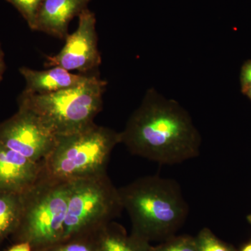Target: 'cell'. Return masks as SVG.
Instances as JSON below:
<instances>
[{
    "instance_id": "6da1fadb",
    "label": "cell",
    "mask_w": 251,
    "mask_h": 251,
    "mask_svg": "<svg viewBox=\"0 0 251 251\" xmlns=\"http://www.w3.org/2000/svg\"><path fill=\"white\" fill-rule=\"evenodd\" d=\"M121 143L132 154L161 165H175L199 156L201 136L184 108L153 89L130 115Z\"/></svg>"
},
{
    "instance_id": "7a4b0ae2",
    "label": "cell",
    "mask_w": 251,
    "mask_h": 251,
    "mask_svg": "<svg viewBox=\"0 0 251 251\" xmlns=\"http://www.w3.org/2000/svg\"><path fill=\"white\" fill-rule=\"evenodd\" d=\"M131 233L149 243L174 236L184 224L188 206L179 185L158 176L139 178L119 188Z\"/></svg>"
},
{
    "instance_id": "3957f363",
    "label": "cell",
    "mask_w": 251,
    "mask_h": 251,
    "mask_svg": "<svg viewBox=\"0 0 251 251\" xmlns=\"http://www.w3.org/2000/svg\"><path fill=\"white\" fill-rule=\"evenodd\" d=\"M120 143V133L95 123L73 134L57 137L54 148L42 161L41 175L71 182L107 173L112 150Z\"/></svg>"
},
{
    "instance_id": "277c9868",
    "label": "cell",
    "mask_w": 251,
    "mask_h": 251,
    "mask_svg": "<svg viewBox=\"0 0 251 251\" xmlns=\"http://www.w3.org/2000/svg\"><path fill=\"white\" fill-rule=\"evenodd\" d=\"M106 82L94 74L74 88L47 94L23 92L18 106L32 112L56 137L73 134L94 123L103 105Z\"/></svg>"
},
{
    "instance_id": "5b68a950",
    "label": "cell",
    "mask_w": 251,
    "mask_h": 251,
    "mask_svg": "<svg viewBox=\"0 0 251 251\" xmlns=\"http://www.w3.org/2000/svg\"><path fill=\"white\" fill-rule=\"evenodd\" d=\"M69 182L41 174L23 194L22 216L13 234L15 243L27 242L32 251H46L63 242Z\"/></svg>"
},
{
    "instance_id": "8992f818",
    "label": "cell",
    "mask_w": 251,
    "mask_h": 251,
    "mask_svg": "<svg viewBox=\"0 0 251 251\" xmlns=\"http://www.w3.org/2000/svg\"><path fill=\"white\" fill-rule=\"evenodd\" d=\"M123 210L119 188L107 173L71 181L62 242L95 237Z\"/></svg>"
},
{
    "instance_id": "52a82bcc",
    "label": "cell",
    "mask_w": 251,
    "mask_h": 251,
    "mask_svg": "<svg viewBox=\"0 0 251 251\" xmlns=\"http://www.w3.org/2000/svg\"><path fill=\"white\" fill-rule=\"evenodd\" d=\"M56 141L57 137L23 107L0 124V144L33 161H44Z\"/></svg>"
},
{
    "instance_id": "ba28073f",
    "label": "cell",
    "mask_w": 251,
    "mask_h": 251,
    "mask_svg": "<svg viewBox=\"0 0 251 251\" xmlns=\"http://www.w3.org/2000/svg\"><path fill=\"white\" fill-rule=\"evenodd\" d=\"M76 30L65 39V45L55 55L46 56V67H59L80 74H94L101 62L97 45L95 15L86 9L79 15Z\"/></svg>"
},
{
    "instance_id": "9c48e42d",
    "label": "cell",
    "mask_w": 251,
    "mask_h": 251,
    "mask_svg": "<svg viewBox=\"0 0 251 251\" xmlns=\"http://www.w3.org/2000/svg\"><path fill=\"white\" fill-rule=\"evenodd\" d=\"M42 162L33 161L0 144V191L24 193L40 177Z\"/></svg>"
},
{
    "instance_id": "30bf717a",
    "label": "cell",
    "mask_w": 251,
    "mask_h": 251,
    "mask_svg": "<svg viewBox=\"0 0 251 251\" xmlns=\"http://www.w3.org/2000/svg\"><path fill=\"white\" fill-rule=\"evenodd\" d=\"M90 0H43L36 14L33 30L59 39L69 35V23L87 9Z\"/></svg>"
},
{
    "instance_id": "8fae6325",
    "label": "cell",
    "mask_w": 251,
    "mask_h": 251,
    "mask_svg": "<svg viewBox=\"0 0 251 251\" xmlns=\"http://www.w3.org/2000/svg\"><path fill=\"white\" fill-rule=\"evenodd\" d=\"M20 73L26 82L23 92L35 94L54 93L74 88L85 83L94 74H73L59 67L44 71L22 67L20 69Z\"/></svg>"
},
{
    "instance_id": "7c38bea8",
    "label": "cell",
    "mask_w": 251,
    "mask_h": 251,
    "mask_svg": "<svg viewBox=\"0 0 251 251\" xmlns=\"http://www.w3.org/2000/svg\"><path fill=\"white\" fill-rule=\"evenodd\" d=\"M97 251H150L151 244L112 221L95 235Z\"/></svg>"
},
{
    "instance_id": "4fadbf2b",
    "label": "cell",
    "mask_w": 251,
    "mask_h": 251,
    "mask_svg": "<svg viewBox=\"0 0 251 251\" xmlns=\"http://www.w3.org/2000/svg\"><path fill=\"white\" fill-rule=\"evenodd\" d=\"M24 193L0 191V245L18 229L22 216Z\"/></svg>"
},
{
    "instance_id": "5bb4252c",
    "label": "cell",
    "mask_w": 251,
    "mask_h": 251,
    "mask_svg": "<svg viewBox=\"0 0 251 251\" xmlns=\"http://www.w3.org/2000/svg\"><path fill=\"white\" fill-rule=\"evenodd\" d=\"M150 251H198L196 238L188 235L172 236Z\"/></svg>"
},
{
    "instance_id": "9a60e30c",
    "label": "cell",
    "mask_w": 251,
    "mask_h": 251,
    "mask_svg": "<svg viewBox=\"0 0 251 251\" xmlns=\"http://www.w3.org/2000/svg\"><path fill=\"white\" fill-rule=\"evenodd\" d=\"M195 238L198 251H232L207 227L201 229Z\"/></svg>"
},
{
    "instance_id": "2e32d148",
    "label": "cell",
    "mask_w": 251,
    "mask_h": 251,
    "mask_svg": "<svg viewBox=\"0 0 251 251\" xmlns=\"http://www.w3.org/2000/svg\"><path fill=\"white\" fill-rule=\"evenodd\" d=\"M46 251H97V248L94 237L67 241Z\"/></svg>"
},
{
    "instance_id": "e0dca14e",
    "label": "cell",
    "mask_w": 251,
    "mask_h": 251,
    "mask_svg": "<svg viewBox=\"0 0 251 251\" xmlns=\"http://www.w3.org/2000/svg\"><path fill=\"white\" fill-rule=\"evenodd\" d=\"M20 11L33 30L36 14L43 0H7Z\"/></svg>"
},
{
    "instance_id": "ac0fdd59",
    "label": "cell",
    "mask_w": 251,
    "mask_h": 251,
    "mask_svg": "<svg viewBox=\"0 0 251 251\" xmlns=\"http://www.w3.org/2000/svg\"><path fill=\"white\" fill-rule=\"evenodd\" d=\"M242 82L246 89L251 86V62L248 63L247 65L243 68Z\"/></svg>"
},
{
    "instance_id": "d6986e66",
    "label": "cell",
    "mask_w": 251,
    "mask_h": 251,
    "mask_svg": "<svg viewBox=\"0 0 251 251\" xmlns=\"http://www.w3.org/2000/svg\"><path fill=\"white\" fill-rule=\"evenodd\" d=\"M7 251H32V249L27 242H18L15 243Z\"/></svg>"
},
{
    "instance_id": "ffe728a7",
    "label": "cell",
    "mask_w": 251,
    "mask_h": 251,
    "mask_svg": "<svg viewBox=\"0 0 251 251\" xmlns=\"http://www.w3.org/2000/svg\"><path fill=\"white\" fill-rule=\"evenodd\" d=\"M5 70H6V64H5L4 54L0 44V82L2 80Z\"/></svg>"
},
{
    "instance_id": "44dd1931",
    "label": "cell",
    "mask_w": 251,
    "mask_h": 251,
    "mask_svg": "<svg viewBox=\"0 0 251 251\" xmlns=\"http://www.w3.org/2000/svg\"><path fill=\"white\" fill-rule=\"evenodd\" d=\"M242 251H251V244H248V245L246 246V247L242 249Z\"/></svg>"
},
{
    "instance_id": "7402d4cb",
    "label": "cell",
    "mask_w": 251,
    "mask_h": 251,
    "mask_svg": "<svg viewBox=\"0 0 251 251\" xmlns=\"http://www.w3.org/2000/svg\"><path fill=\"white\" fill-rule=\"evenodd\" d=\"M246 90L247 91L248 95H249L251 99V87H248V88L246 89Z\"/></svg>"
},
{
    "instance_id": "603a6c76",
    "label": "cell",
    "mask_w": 251,
    "mask_h": 251,
    "mask_svg": "<svg viewBox=\"0 0 251 251\" xmlns=\"http://www.w3.org/2000/svg\"><path fill=\"white\" fill-rule=\"evenodd\" d=\"M249 221H250V222L251 223V216H249Z\"/></svg>"
}]
</instances>
